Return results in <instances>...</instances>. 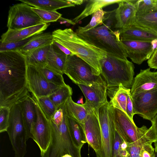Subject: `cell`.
<instances>
[{"label":"cell","mask_w":157,"mask_h":157,"mask_svg":"<svg viewBox=\"0 0 157 157\" xmlns=\"http://www.w3.org/2000/svg\"><path fill=\"white\" fill-rule=\"evenodd\" d=\"M26 56L19 50L0 52V106L10 108L30 95Z\"/></svg>","instance_id":"1"},{"label":"cell","mask_w":157,"mask_h":157,"mask_svg":"<svg viewBox=\"0 0 157 157\" xmlns=\"http://www.w3.org/2000/svg\"><path fill=\"white\" fill-rule=\"evenodd\" d=\"M115 10L106 11L103 25L77 34L82 39L104 51L107 54L126 59L128 56L120 40V30L112 29L113 28H115Z\"/></svg>","instance_id":"2"},{"label":"cell","mask_w":157,"mask_h":157,"mask_svg":"<svg viewBox=\"0 0 157 157\" xmlns=\"http://www.w3.org/2000/svg\"><path fill=\"white\" fill-rule=\"evenodd\" d=\"M52 34L53 40L88 64L95 75H101L100 62L106 57L105 52L82 39L71 28L57 29Z\"/></svg>","instance_id":"3"},{"label":"cell","mask_w":157,"mask_h":157,"mask_svg":"<svg viewBox=\"0 0 157 157\" xmlns=\"http://www.w3.org/2000/svg\"><path fill=\"white\" fill-rule=\"evenodd\" d=\"M101 75L107 88L122 85L127 88L131 87L134 80L135 67L127 59L107 54L100 62Z\"/></svg>","instance_id":"4"},{"label":"cell","mask_w":157,"mask_h":157,"mask_svg":"<svg viewBox=\"0 0 157 157\" xmlns=\"http://www.w3.org/2000/svg\"><path fill=\"white\" fill-rule=\"evenodd\" d=\"M63 109V121L58 126L51 119V141L46 151L41 157H61L66 154L72 157H81V149L75 145L67 126L66 116Z\"/></svg>","instance_id":"5"},{"label":"cell","mask_w":157,"mask_h":157,"mask_svg":"<svg viewBox=\"0 0 157 157\" xmlns=\"http://www.w3.org/2000/svg\"><path fill=\"white\" fill-rule=\"evenodd\" d=\"M14 157H24L27 153V134L19 103L10 108L8 126L7 130Z\"/></svg>","instance_id":"6"},{"label":"cell","mask_w":157,"mask_h":157,"mask_svg":"<svg viewBox=\"0 0 157 157\" xmlns=\"http://www.w3.org/2000/svg\"><path fill=\"white\" fill-rule=\"evenodd\" d=\"M64 74L77 85L91 86L95 83H106L101 75H95L90 65L75 55H67Z\"/></svg>","instance_id":"7"},{"label":"cell","mask_w":157,"mask_h":157,"mask_svg":"<svg viewBox=\"0 0 157 157\" xmlns=\"http://www.w3.org/2000/svg\"><path fill=\"white\" fill-rule=\"evenodd\" d=\"M110 106L116 130L128 144H136L148 128L144 125L138 127L124 112Z\"/></svg>","instance_id":"8"},{"label":"cell","mask_w":157,"mask_h":157,"mask_svg":"<svg viewBox=\"0 0 157 157\" xmlns=\"http://www.w3.org/2000/svg\"><path fill=\"white\" fill-rule=\"evenodd\" d=\"M44 23L31 6L24 3L10 7L7 26L8 29H20Z\"/></svg>","instance_id":"9"},{"label":"cell","mask_w":157,"mask_h":157,"mask_svg":"<svg viewBox=\"0 0 157 157\" xmlns=\"http://www.w3.org/2000/svg\"><path fill=\"white\" fill-rule=\"evenodd\" d=\"M98 118L101 133L102 147L97 157H113L116 129L109 101L99 109Z\"/></svg>","instance_id":"10"},{"label":"cell","mask_w":157,"mask_h":157,"mask_svg":"<svg viewBox=\"0 0 157 157\" xmlns=\"http://www.w3.org/2000/svg\"><path fill=\"white\" fill-rule=\"evenodd\" d=\"M36 112V118L32 132L33 140L38 146L41 157L49 144L51 139L50 118L45 113L35 98L32 96Z\"/></svg>","instance_id":"11"},{"label":"cell","mask_w":157,"mask_h":157,"mask_svg":"<svg viewBox=\"0 0 157 157\" xmlns=\"http://www.w3.org/2000/svg\"><path fill=\"white\" fill-rule=\"evenodd\" d=\"M26 77L29 91L36 98L49 96L60 87L48 82L36 66L27 65Z\"/></svg>","instance_id":"12"},{"label":"cell","mask_w":157,"mask_h":157,"mask_svg":"<svg viewBox=\"0 0 157 157\" xmlns=\"http://www.w3.org/2000/svg\"><path fill=\"white\" fill-rule=\"evenodd\" d=\"M132 96L134 114L151 121L157 114V88Z\"/></svg>","instance_id":"13"},{"label":"cell","mask_w":157,"mask_h":157,"mask_svg":"<svg viewBox=\"0 0 157 157\" xmlns=\"http://www.w3.org/2000/svg\"><path fill=\"white\" fill-rule=\"evenodd\" d=\"M77 85L86 98L83 106L88 113L92 112L98 116L99 109L108 101L106 83H95L91 86Z\"/></svg>","instance_id":"14"},{"label":"cell","mask_w":157,"mask_h":157,"mask_svg":"<svg viewBox=\"0 0 157 157\" xmlns=\"http://www.w3.org/2000/svg\"><path fill=\"white\" fill-rule=\"evenodd\" d=\"M129 57L136 64L148 59L154 52L151 42L133 40H121Z\"/></svg>","instance_id":"15"},{"label":"cell","mask_w":157,"mask_h":157,"mask_svg":"<svg viewBox=\"0 0 157 157\" xmlns=\"http://www.w3.org/2000/svg\"><path fill=\"white\" fill-rule=\"evenodd\" d=\"M87 143L94 151L97 157L102 147L101 129L98 116L94 113H88L83 124Z\"/></svg>","instance_id":"16"},{"label":"cell","mask_w":157,"mask_h":157,"mask_svg":"<svg viewBox=\"0 0 157 157\" xmlns=\"http://www.w3.org/2000/svg\"><path fill=\"white\" fill-rule=\"evenodd\" d=\"M137 0H123L118 4L115 13V28L121 29L136 23Z\"/></svg>","instance_id":"17"},{"label":"cell","mask_w":157,"mask_h":157,"mask_svg":"<svg viewBox=\"0 0 157 157\" xmlns=\"http://www.w3.org/2000/svg\"><path fill=\"white\" fill-rule=\"evenodd\" d=\"M130 93L132 95L157 88V71L150 68L141 70L134 78Z\"/></svg>","instance_id":"18"},{"label":"cell","mask_w":157,"mask_h":157,"mask_svg":"<svg viewBox=\"0 0 157 157\" xmlns=\"http://www.w3.org/2000/svg\"><path fill=\"white\" fill-rule=\"evenodd\" d=\"M49 25L48 23H45L20 29H8L2 35L0 41L13 42L22 40L36 34L43 33Z\"/></svg>","instance_id":"19"},{"label":"cell","mask_w":157,"mask_h":157,"mask_svg":"<svg viewBox=\"0 0 157 157\" xmlns=\"http://www.w3.org/2000/svg\"><path fill=\"white\" fill-rule=\"evenodd\" d=\"M121 40H133L150 41L157 39V33L136 23L127 28L119 29Z\"/></svg>","instance_id":"20"},{"label":"cell","mask_w":157,"mask_h":157,"mask_svg":"<svg viewBox=\"0 0 157 157\" xmlns=\"http://www.w3.org/2000/svg\"><path fill=\"white\" fill-rule=\"evenodd\" d=\"M19 103L21 108L27 139H32V130L36 120V112L32 96H30Z\"/></svg>","instance_id":"21"},{"label":"cell","mask_w":157,"mask_h":157,"mask_svg":"<svg viewBox=\"0 0 157 157\" xmlns=\"http://www.w3.org/2000/svg\"><path fill=\"white\" fill-rule=\"evenodd\" d=\"M67 56L52 43L47 55L46 67L63 75L64 74Z\"/></svg>","instance_id":"22"},{"label":"cell","mask_w":157,"mask_h":157,"mask_svg":"<svg viewBox=\"0 0 157 157\" xmlns=\"http://www.w3.org/2000/svg\"><path fill=\"white\" fill-rule=\"evenodd\" d=\"M130 90V88H126L122 85L107 88V96L110 99L109 101L110 105L121 110L126 114L127 95Z\"/></svg>","instance_id":"23"},{"label":"cell","mask_w":157,"mask_h":157,"mask_svg":"<svg viewBox=\"0 0 157 157\" xmlns=\"http://www.w3.org/2000/svg\"><path fill=\"white\" fill-rule=\"evenodd\" d=\"M22 3L34 7L51 11L66 7L75 6L69 0H19Z\"/></svg>","instance_id":"24"},{"label":"cell","mask_w":157,"mask_h":157,"mask_svg":"<svg viewBox=\"0 0 157 157\" xmlns=\"http://www.w3.org/2000/svg\"><path fill=\"white\" fill-rule=\"evenodd\" d=\"M63 107L67 116L79 123H84L88 113L82 105L75 103L71 97L63 104Z\"/></svg>","instance_id":"25"},{"label":"cell","mask_w":157,"mask_h":157,"mask_svg":"<svg viewBox=\"0 0 157 157\" xmlns=\"http://www.w3.org/2000/svg\"><path fill=\"white\" fill-rule=\"evenodd\" d=\"M66 116L67 126L71 137L75 145L81 149L83 145L87 143L83 124Z\"/></svg>","instance_id":"26"},{"label":"cell","mask_w":157,"mask_h":157,"mask_svg":"<svg viewBox=\"0 0 157 157\" xmlns=\"http://www.w3.org/2000/svg\"><path fill=\"white\" fill-rule=\"evenodd\" d=\"M123 0H90L86 1L87 3L82 12L74 18L72 21L76 24L78 21L92 14L100 8L109 5L119 3Z\"/></svg>","instance_id":"27"},{"label":"cell","mask_w":157,"mask_h":157,"mask_svg":"<svg viewBox=\"0 0 157 157\" xmlns=\"http://www.w3.org/2000/svg\"><path fill=\"white\" fill-rule=\"evenodd\" d=\"M53 37L51 33H42L18 50L27 56L36 49L47 45L51 44Z\"/></svg>","instance_id":"28"},{"label":"cell","mask_w":157,"mask_h":157,"mask_svg":"<svg viewBox=\"0 0 157 157\" xmlns=\"http://www.w3.org/2000/svg\"><path fill=\"white\" fill-rule=\"evenodd\" d=\"M50 45L39 48L26 56L27 65L42 67H46L47 56Z\"/></svg>","instance_id":"29"},{"label":"cell","mask_w":157,"mask_h":157,"mask_svg":"<svg viewBox=\"0 0 157 157\" xmlns=\"http://www.w3.org/2000/svg\"><path fill=\"white\" fill-rule=\"evenodd\" d=\"M135 23L157 33V10L154 9L144 15L136 16Z\"/></svg>","instance_id":"30"},{"label":"cell","mask_w":157,"mask_h":157,"mask_svg":"<svg viewBox=\"0 0 157 157\" xmlns=\"http://www.w3.org/2000/svg\"><path fill=\"white\" fill-rule=\"evenodd\" d=\"M72 93V88L65 84L60 86L49 96L58 109L71 97Z\"/></svg>","instance_id":"31"},{"label":"cell","mask_w":157,"mask_h":157,"mask_svg":"<svg viewBox=\"0 0 157 157\" xmlns=\"http://www.w3.org/2000/svg\"><path fill=\"white\" fill-rule=\"evenodd\" d=\"M106 11L100 8L93 13L89 23L84 27L79 26L75 32L80 33L85 32L95 28L98 25L103 24V19Z\"/></svg>","instance_id":"32"},{"label":"cell","mask_w":157,"mask_h":157,"mask_svg":"<svg viewBox=\"0 0 157 157\" xmlns=\"http://www.w3.org/2000/svg\"><path fill=\"white\" fill-rule=\"evenodd\" d=\"M37 67L47 80L55 85L60 86L65 85L63 75L50 69L46 67Z\"/></svg>","instance_id":"33"},{"label":"cell","mask_w":157,"mask_h":157,"mask_svg":"<svg viewBox=\"0 0 157 157\" xmlns=\"http://www.w3.org/2000/svg\"><path fill=\"white\" fill-rule=\"evenodd\" d=\"M31 9L40 17L44 23L56 21L61 17L62 14L56 11H51L31 7Z\"/></svg>","instance_id":"34"},{"label":"cell","mask_w":157,"mask_h":157,"mask_svg":"<svg viewBox=\"0 0 157 157\" xmlns=\"http://www.w3.org/2000/svg\"><path fill=\"white\" fill-rule=\"evenodd\" d=\"M39 34H36L19 41L13 42H2L0 41V52L18 50L21 48L36 37Z\"/></svg>","instance_id":"35"},{"label":"cell","mask_w":157,"mask_h":157,"mask_svg":"<svg viewBox=\"0 0 157 157\" xmlns=\"http://www.w3.org/2000/svg\"><path fill=\"white\" fill-rule=\"evenodd\" d=\"M36 98L46 115L50 118L57 109L49 96H44Z\"/></svg>","instance_id":"36"},{"label":"cell","mask_w":157,"mask_h":157,"mask_svg":"<svg viewBox=\"0 0 157 157\" xmlns=\"http://www.w3.org/2000/svg\"><path fill=\"white\" fill-rule=\"evenodd\" d=\"M156 0H138L136 4V16L146 14L154 9Z\"/></svg>","instance_id":"37"},{"label":"cell","mask_w":157,"mask_h":157,"mask_svg":"<svg viewBox=\"0 0 157 157\" xmlns=\"http://www.w3.org/2000/svg\"><path fill=\"white\" fill-rule=\"evenodd\" d=\"M10 108L0 106V133L6 132L8 126Z\"/></svg>","instance_id":"38"},{"label":"cell","mask_w":157,"mask_h":157,"mask_svg":"<svg viewBox=\"0 0 157 157\" xmlns=\"http://www.w3.org/2000/svg\"><path fill=\"white\" fill-rule=\"evenodd\" d=\"M152 142L145 143L140 152V157H157V153L155 151Z\"/></svg>","instance_id":"39"},{"label":"cell","mask_w":157,"mask_h":157,"mask_svg":"<svg viewBox=\"0 0 157 157\" xmlns=\"http://www.w3.org/2000/svg\"><path fill=\"white\" fill-rule=\"evenodd\" d=\"M123 141L121 137L116 130L113 148V157H115L119 153L121 145Z\"/></svg>","instance_id":"40"},{"label":"cell","mask_w":157,"mask_h":157,"mask_svg":"<svg viewBox=\"0 0 157 157\" xmlns=\"http://www.w3.org/2000/svg\"><path fill=\"white\" fill-rule=\"evenodd\" d=\"M64 115L63 105L57 109L50 119L57 126L59 125L62 122Z\"/></svg>","instance_id":"41"},{"label":"cell","mask_w":157,"mask_h":157,"mask_svg":"<svg viewBox=\"0 0 157 157\" xmlns=\"http://www.w3.org/2000/svg\"><path fill=\"white\" fill-rule=\"evenodd\" d=\"M126 114L130 119L134 121L133 117L134 114L133 113V103L130 91L128 92L127 95Z\"/></svg>","instance_id":"42"},{"label":"cell","mask_w":157,"mask_h":157,"mask_svg":"<svg viewBox=\"0 0 157 157\" xmlns=\"http://www.w3.org/2000/svg\"><path fill=\"white\" fill-rule=\"evenodd\" d=\"M147 63L150 68L157 69V48L148 60Z\"/></svg>","instance_id":"43"},{"label":"cell","mask_w":157,"mask_h":157,"mask_svg":"<svg viewBox=\"0 0 157 157\" xmlns=\"http://www.w3.org/2000/svg\"><path fill=\"white\" fill-rule=\"evenodd\" d=\"M56 46H57L62 51L65 53L67 55H74L68 49L65 47L60 44L59 43L53 39L52 42Z\"/></svg>","instance_id":"44"},{"label":"cell","mask_w":157,"mask_h":157,"mask_svg":"<svg viewBox=\"0 0 157 157\" xmlns=\"http://www.w3.org/2000/svg\"><path fill=\"white\" fill-rule=\"evenodd\" d=\"M151 121L157 136V114Z\"/></svg>","instance_id":"45"},{"label":"cell","mask_w":157,"mask_h":157,"mask_svg":"<svg viewBox=\"0 0 157 157\" xmlns=\"http://www.w3.org/2000/svg\"><path fill=\"white\" fill-rule=\"evenodd\" d=\"M153 52L157 48V39L152 40L151 42Z\"/></svg>","instance_id":"46"},{"label":"cell","mask_w":157,"mask_h":157,"mask_svg":"<svg viewBox=\"0 0 157 157\" xmlns=\"http://www.w3.org/2000/svg\"><path fill=\"white\" fill-rule=\"evenodd\" d=\"M128 147V144L125 141L123 140L121 145L120 149L126 150L127 149Z\"/></svg>","instance_id":"47"},{"label":"cell","mask_w":157,"mask_h":157,"mask_svg":"<svg viewBox=\"0 0 157 157\" xmlns=\"http://www.w3.org/2000/svg\"><path fill=\"white\" fill-rule=\"evenodd\" d=\"M60 20L66 22L68 23L71 25H75V24L74 22L72 20L68 19H67L65 18L62 17H61L59 19Z\"/></svg>","instance_id":"48"},{"label":"cell","mask_w":157,"mask_h":157,"mask_svg":"<svg viewBox=\"0 0 157 157\" xmlns=\"http://www.w3.org/2000/svg\"><path fill=\"white\" fill-rule=\"evenodd\" d=\"M71 1L75 5H80L82 4L84 0H72Z\"/></svg>","instance_id":"49"},{"label":"cell","mask_w":157,"mask_h":157,"mask_svg":"<svg viewBox=\"0 0 157 157\" xmlns=\"http://www.w3.org/2000/svg\"><path fill=\"white\" fill-rule=\"evenodd\" d=\"M77 103L78 104H81V105L83 104V98L82 97L79 100H78L77 102Z\"/></svg>","instance_id":"50"},{"label":"cell","mask_w":157,"mask_h":157,"mask_svg":"<svg viewBox=\"0 0 157 157\" xmlns=\"http://www.w3.org/2000/svg\"><path fill=\"white\" fill-rule=\"evenodd\" d=\"M155 151L157 153V140L154 142Z\"/></svg>","instance_id":"51"},{"label":"cell","mask_w":157,"mask_h":157,"mask_svg":"<svg viewBox=\"0 0 157 157\" xmlns=\"http://www.w3.org/2000/svg\"><path fill=\"white\" fill-rule=\"evenodd\" d=\"M61 157H72V156L68 154H66L63 155Z\"/></svg>","instance_id":"52"},{"label":"cell","mask_w":157,"mask_h":157,"mask_svg":"<svg viewBox=\"0 0 157 157\" xmlns=\"http://www.w3.org/2000/svg\"><path fill=\"white\" fill-rule=\"evenodd\" d=\"M154 9L157 10V0H156L155 1Z\"/></svg>","instance_id":"53"},{"label":"cell","mask_w":157,"mask_h":157,"mask_svg":"<svg viewBox=\"0 0 157 157\" xmlns=\"http://www.w3.org/2000/svg\"><path fill=\"white\" fill-rule=\"evenodd\" d=\"M115 157H123L121 156L119 154H118Z\"/></svg>","instance_id":"54"}]
</instances>
